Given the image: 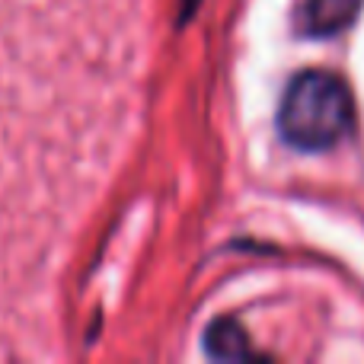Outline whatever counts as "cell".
<instances>
[{
	"mask_svg": "<svg viewBox=\"0 0 364 364\" xmlns=\"http://www.w3.org/2000/svg\"><path fill=\"white\" fill-rule=\"evenodd\" d=\"M355 122L348 87L326 70H304L288 83L278 109V132L291 147L320 154L336 147Z\"/></svg>",
	"mask_w": 364,
	"mask_h": 364,
	"instance_id": "1",
	"label": "cell"
},
{
	"mask_svg": "<svg viewBox=\"0 0 364 364\" xmlns=\"http://www.w3.org/2000/svg\"><path fill=\"white\" fill-rule=\"evenodd\" d=\"M364 0H307L304 4V29L310 36H336L358 19Z\"/></svg>",
	"mask_w": 364,
	"mask_h": 364,
	"instance_id": "2",
	"label": "cell"
},
{
	"mask_svg": "<svg viewBox=\"0 0 364 364\" xmlns=\"http://www.w3.org/2000/svg\"><path fill=\"white\" fill-rule=\"evenodd\" d=\"M208 352H211L214 358H243L250 348H246V339L237 329V323L218 320L208 329Z\"/></svg>",
	"mask_w": 364,
	"mask_h": 364,
	"instance_id": "3",
	"label": "cell"
}]
</instances>
